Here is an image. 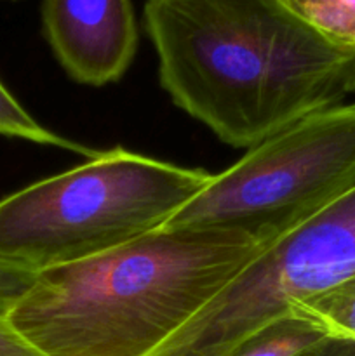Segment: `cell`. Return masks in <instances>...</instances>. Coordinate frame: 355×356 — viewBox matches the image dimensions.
<instances>
[{"label":"cell","mask_w":355,"mask_h":356,"mask_svg":"<svg viewBox=\"0 0 355 356\" xmlns=\"http://www.w3.org/2000/svg\"><path fill=\"white\" fill-rule=\"evenodd\" d=\"M145 28L162 89L233 148L355 92V47L285 0H146Z\"/></svg>","instance_id":"cell-1"},{"label":"cell","mask_w":355,"mask_h":356,"mask_svg":"<svg viewBox=\"0 0 355 356\" xmlns=\"http://www.w3.org/2000/svg\"><path fill=\"white\" fill-rule=\"evenodd\" d=\"M294 308L319 320L331 334L355 339V277L305 299Z\"/></svg>","instance_id":"cell-9"},{"label":"cell","mask_w":355,"mask_h":356,"mask_svg":"<svg viewBox=\"0 0 355 356\" xmlns=\"http://www.w3.org/2000/svg\"><path fill=\"white\" fill-rule=\"evenodd\" d=\"M285 2L327 35L355 47V0H285Z\"/></svg>","instance_id":"cell-10"},{"label":"cell","mask_w":355,"mask_h":356,"mask_svg":"<svg viewBox=\"0 0 355 356\" xmlns=\"http://www.w3.org/2000/svg\"><path fill=\"white\" fill-rule=\"evenodd\" d=\"M329 334L319 320L292 308L240 339L221 356H296Z\"/></svg>","instance_id":"cell-7"},{"label":"cell","mask_w":355,"mask_h":356,"mask_svg":"<svg viewBox=\"0 0 355 356\" xmlns=\"http://www.w3.org/2000/svg\"><path fill=\"white\" fill-rule=\"evenodd\" d=\"M355 277V188L267 247L171 339L173 350L221 356L305 299Z\"/></svg>","instance_id":"cell-5"},{"label":"cell","mask_w":355,"mask_h":356,"mask_svg":"<svg viewBox=\"0 0 355 356\" xmlns=\"http://www.w3.org/2000/svg\"><path fill=\"white\" fill-rule=\"evenodd\" d=\"M0 356H45L21 337L7 320H0Z\"/></svg>","instance_id":"cell-13"},{"label":"cell","mask_w":355,"mask_h":356,"mask_svg":"<svg viewBox=\"0 0 355 356\" xmlns=\"http://www.w3.org/2000/svg\"><path fill=\"white\" fill-rule=\"evenodd\" d=\"M296 356H355V339L329 334Z\"/></svg>","instance_id":"cell-12"},{"label":"cell","mask_w":355,"mask_h":356,"mask_svg":"<svg viewBox=\"0 0 355 356\" xmlns=\"http://www.w3.org/2000/svg\"><path fill=\"white\" fill-rule=\"evenodd\" d=\"M0 134L7 138L24 139V141L37 143V145L56 146V148L66 149V152L79 153L86 159H96L103 149H93L80 143L66 139L56 132L49 131L44 125L38 124L19 103L16 97L7 90L0 80Z\"/></svg>","instance_id":"cell-8"},{"label":"cell","mask_w":355,"mask_h":356,"mask_svg":"<svg viewBox=\"0 0 355 356\" xmlns=\"http://www.w3.org/2000/svg\"><path fill=\"white\" fill-rule=\"evenodd\" d=\"M355 188V103L315 111L212 176L164 228L232 229L270 247Z\"/></svg>","instance_id":"cell-4"},{"label":"cell","mask_w":355,"mask_h":356,"mask_svg":"<svg viewBox=\"0 0 355 356\" xmlns=\"http://www.w3.org/2000/svg\"><path fill=\"white\" fill-rule=\"evenodd\" d=\"M160 356H207V355L198 353V351H174V353H167Z\"/></svg>","instance_id":"cell-14"},{"label":"cell","mask_w":355,"mask_h":356,"mask_svg":"<svg viewBox=\"0 0 355 356\" xmlns=\"http://www.w3.org/2000/svg\"><path fill=\"white\" fill-rule=\"evenodd\" d=\"M212 179L124 148L0 198V259L49 270L162 229Z\"/></svg>","instance_id":"cell-3"},{"label":"cell","mask_w":355,"mask_h":356,"mask_svg":"<svg viewBox=\"0 0 355 356\" xmlns=\"http://www.w3.org/2000/svg\"><path fill=\"white\" fill-rule=\"evenodd\" d=\"M40 271L0 259V320H7L17 302L37 282Z\"/></svg>","instance_id":"cell-11"},{"label":"cell","mask_w":355,"mask_h":356,"mask_svg":"<svg viewBox=\"0 0 355 356\" xmlns=\"http://www.w3.org/2000/svg\"><path fill=\"white\" fill-rule=\"evenodd\" d=\"M265 247L218 228H162L38 273L7 316L45 356H155Z\"/></svg>","instance_id":"cell-2"},{"label":"cell","mask_w":355,"mask_h":356,"mask_svg":"<svg viewBox=\"0 0 355 356\" xmlns=\"http://www.w3.org/2000/svg\"><path fill=\"white\" fill-rule=\"evenodd\" d=\"M42 28L56 59L75 82H118L138 51L131 0H44Z\"/></svg>","instance_id":"cell-6"}]
</instances>
